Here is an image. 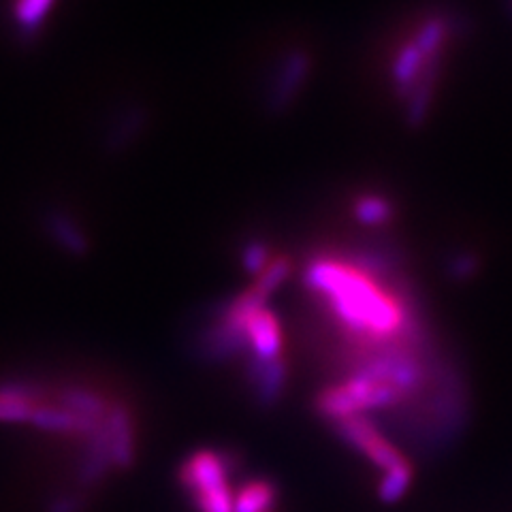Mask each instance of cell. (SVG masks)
Returning <instances> with one entry per match:
<instances>
[{"label": "cell", "instance_id": "cell-1", "mask_svg": "<svg viewBox=\"0 0 512 512\" xmlns=\"http://www.w3.org/2000/svg\"><path fill=\"white\" fill-rule=\"evenodd\" d=\"M451 37V20L444 15H427L410 24V30L395 41L389 58V84L408 120L419 122L427 116Z\"/></svg>", "mask_w": 512, "mask_h": 512}, {"label": "cell", "instance_id": "cell-4", "mask_svg": "<svg viewBox=\"0 0 512 512\" xmlns=\"http://www.w3.org/2000/svg\"><path fill=\"white\" fill-rule=\"evenodd\" d=\"M56 402L62 404L64 408H69L71 412L79 416H88V419L94 421H105L111 406H114V402L105 395L96 393L88 387H79V384H71V387L60 389L56 393Z\"/></svg>", "mask_w": 512, "mask_h": 512}, {"label": "cell", "instance_id": "cell-8", "mask_svg": "<svg viewBox=\"0 0 512 512\" xmlns=\"http://www.w3.org/2000/svg\"><path fill=\"white\" fill-rule=\"evenodd\" d=\"M84 500L79 495H58L47 506V512H82Z\"/></svg>", "mask_w": 512, "mask_h": 512}, {"label": "cell", "instance_id": "cell-3", "mask_svg": "<svg viewBox=\"0 0 512 512\" xmlns=\"http://www.w3.org/2000/svg\"><path fill=\"white\" fill-rule=\"evenodd\" d=\"M105 427L109 434L114 468L118 470L133 468L135 455H137V434H135V416L131 408L122 402H114L105 419Z\"/></svg>", "mask_w": 512, "mask_h": 512}, {"label": "cell", "instance_id": "cell-6", "mask_svg": "<svg viewBox=\"0 0 512 512\" xmlns=\"http://www.w3.org/2000/svg\"><path fill=\"white\" fill-rule=\"evenodd\" d=\"M410 480H412V466L410 461L402 463V466L382 474L380 478V485H378V495L380 500L384 502H395L399 495H404L410 487Z\"/></svg>", "mask_w": 512, "mask_h": 512}, {"label": "cell", "instance_id": "cell-7", "mask_svg": "<svg viewBox=\"0 0 512 512\" xmlns=\"http://www.w3.org/2000/svg\"><path fill=\"white\" fill-rule=\"evenodd\" d=\"M52 5L54 0H18L13 11L15 20L24 30H35L45 20V15L50 13Z\"/></svg>", "mask_w": 512, "mask_h": 512}, {"label": "cell", "instance_id": "cell-2", "mask_svg": "<svg viewBox=\"0 0 512 512\" xmlns=\"http://www.w3.org/2000/svg\"><path fill=\"white\" fill-rule=\"evenodd\" d=\"M333 427L346 444L370 459L378 470H382V474H387L408 461L393 446V442L374 425L370 416H350V419L335 423Z\"/></svg>", "mask_w": 512, "mask_h": 512}, {"label": "cell", "instance_id": "cell-5", "mask_svg": "<svg viewBox=\"0 0 512 512\" xmlns=\"http://www.w3.org/2000/svg\"><path fill=\"white\" fill-rule=\"evenodd\" d=\"M276 487L271 480L254 478L235 491V512H274Z\"/></svg>", "mask_w": 512, "mask_h": 512}]
</instances>
